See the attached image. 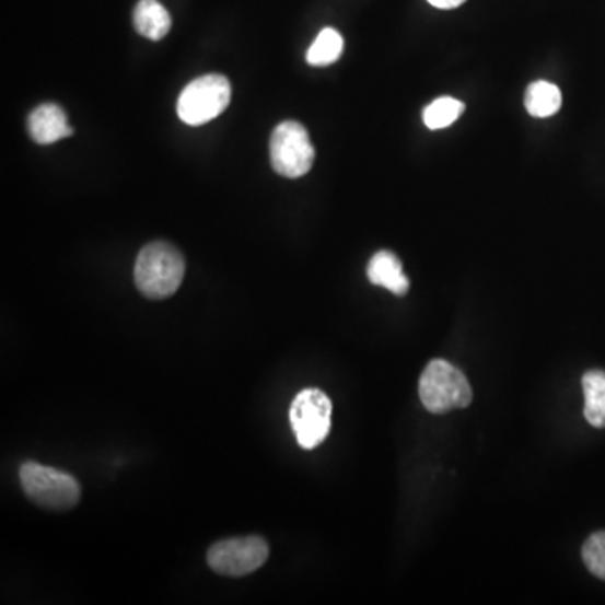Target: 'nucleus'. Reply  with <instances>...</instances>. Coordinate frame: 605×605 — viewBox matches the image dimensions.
<instances>
[{"label":"nucleus","mask_w":605,"mask_h":605,"mask_svg":"<svg viewBox=\"0 0 605 605\" xmlns=\"http://www.w3.org/2000/svg\"><path fill=\"white\" fill-rule=\"evenodd\" d=\"M185 261L181 251L164 241L147 244L135 263V284L149 300H165L181 288Z\"/></svg>","instance_id":"1"},{"label":"nucleus","mask_w":605,"mask_h":605,"mask_svg":"<svg viewBox=\"0 0 605 605\" xmlns=\"http://www.w3.org/2000/svg\"><path fill=\"white\" fill-rule=\"evenodd\" d=\"M19 476L24 493L37 507L66 511L77 507L80 501V482L68 473L30 461L22 464Z\"/></svg>","instance_id":"2"},{"label":"nucleus","mask_w":605,"mask_h":605,"mask_svg":"<svg viewBox=\"0 0 605 605\" xmlns=\"http://www.w3.org/2000/svg\"><path fill=\"white\" fill-rule=\"evenodd\" d=\"M419 395L426 409L432 414H446L464 409L473 400L472 385L463 372L446 360H432L419 381Z\"/></svg>","instance_id":"3"},{"label":"nucleus","mask_w":605,"mask_h":605,"mask_svg":"<svg viewBox=\"0 0 605 605\" xmlns=\"http://www.w3.org/2000/svg\"><path fill=\"white\" fill-rule=\"evenodd\" d=\"M231 103V83L222 74H206L190 81L177 102L178 118L190 127L214 120Z\"/></svg>","instance_id":"4"},{"label":"nucleus","mask_w":605,"mask_h":605,"mask_svg":"<svg viewBox=\"0 0 605 605\" xmlns=\"http://www.w3.org/2000/svg\"><path fill=\"white\" fill-rule=\"evenodd\" d=\"M269 156L276 174L287 178L303 177L312 171L315 149L310 135L298 121H283L272 130Z\"/></svg>","instance_id":"5"},{"label":"nucleus","mask_w":605,"mask_h":605,"mask_svg":"<svg viewBox=\"0 0 605 605\" xmlns=\"http://www.w3.org/2000/svg\"><path fill=\"white\" fill-rule=\"evenodd\" d=\"M331 400L319 388H305L294 397L290 407V422L303 450H315L330 434Z\"/></svg>","instance_id":"6"},{"label":"nucleus","mask_w":605,"mask_h":605,"mask_svg":"<svg viewBox=\"0 0 605 605\" xmlns=\"http://www.w3.org/2000/svg\"><path fill=\"white\" fill-rule=\"evenodd\" d=\"M269 547L265 538L241 537L218 542L207 551V563L219 575L243 577L265 566Z\"/></svg>","instance_id":"7"},{"label":"nucleus","mask_w":605,"mask_h":605,"mask_svg":"<svg viewBox=\"0 0 605 605\" xmlns=\"http://www.w3.org/2000/svg\"><path fill=\"white\" fill-rule=\"evenodd\" d=\"M27 128H30L31 138L39 146H51L73 135V128L69 127L66 113L55 103L37 106L30 115Z\"/></svg>","instance_id":"8"},{"label":"nucleus","mask_w":605,"mask_h":605,"mask_svg":"<svg viewBox=\"0 0 605 605\" xmlns=\"http://www.w3.org/2000/svg\"><path fill=\"white\" fill-rule=\"evenodd\" d=\"M367 276L370 283L385 288L397 296H406L409 291L410 283L404 275L403 263L391 251H379L374 254L367 268Z\"/></svg>","instance_id":"9"},{"label":"nucleus","mask_w":605,"mask_h":605,"mask_svg":"<svg viewBox=\"0 0 605 605\" xmlns=\"http://www.w3.org/2000/svg\"><path fill=\"white\" fill-rule=\"evenodd\" d=\"M133 26L147 39H164L172 27L171 14L159 0H140L133 11Z\"/></svg>","instance_id":"10"},{"label":"nucleus","mask_w":605,"mask_h":605,"mask_svg":"<svg viewBox=\"0 0 605 605\" xmlns=\"http://www.w3.org/2000/svg\"><path fill=\"white\" fill-rule=\"evenodd\" d=\"M584 388V416L589 424L597 429L605 428V372L604 370H589L582 377Z\"/></svg>","instance_id":"11"},{"label":"nucleus","mask_w":605,"mask_h":605,"mask_svg":"<svg viewBox=\"0 0 605 605\" xmlns=\"http://www.w3.org/2000/svg\"><path fill=\"white\" fill-rule=\"evenodd\" d=\"M525 108L535 118H548L562 108V91L548 81H535L525 93Z\"/></svg>","instance_id":"12"},{"label":"nucleus","mask_w":605,"mask_h":605,"mask_svg":"<svg viewBox=\"0 0 605 605\" xmlns=\"http://www.w3.org/2000/svg\"><path fill=\"white\" fill-rule=\"evenodd\" d=\"M341 53H344V37L334 27H325L310 46L306 61L310 66L325 68L337 62Z\"/></svg>","instance_id":"13"},{"label":"nucleus","mask_w":605,"mask_h":605,"mask_svg":"<svg viewBox=\"0 0 605 605\" xmlns=\"http://www.w3.org/2000/svg\"><path fill=\"white\" fill-rule=\"evenodd\" d=\"M464 108L466 106L459 100L442 96L426 106L422 120L429 130H441V128L451 127L463 115Z\"/></svg>","instance_id":"14"},{"label":"nucleus","mask_w":605,"mask_h":605,"mask_svg":"<svg viewBox=\"0 0 605 605\" xmlns=\"http://www.w3.org/2000/svg\"><path fill=\"white\" fill-rule=\"evenodd\" d=\"M582 558L595 577L605 580V532L594 533L587 538L582 548Z\"/></svg>","instance_id":"15"},{"label":"nucleus","mask_w":605,"mask_h":605,"mask_svg":"<svg viewBox=\"0 0 605 605\" xmlns=\"http://www.w3.org/2000/svg\"><path fill=\"white\" fill-rule=\"evenodd\" d=\"M428 2L438 9H456L464 4L466 0H428Z\"/></svg>","instance_id":"16"}]
</instances>
